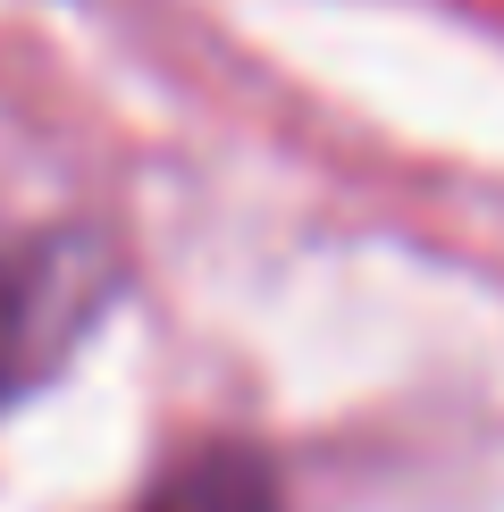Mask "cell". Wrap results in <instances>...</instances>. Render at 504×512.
<instances>
[{"label": "cell", "instance_id": "1", "mask_svg": "<svg viewBox=\"0 0 504 512\" xmlns=\"http://www.w3.org/2000/svg\"><path fill=\"white\" fill-rule=\"evenodd\" d=\"M118 294V261L93 227H0V412L68 370Z\"/></svg>", "mask_w": 504, "mask_h": 512}, {"label": "cell", "instance_id": "2", "mask_svg": "<svg viewBox=\"0 0 504 512\" xmlns=\"http://www.w3.org/2000/svg\"><path fill=\"white\" fill-rule=\"evenodd\" d=\"M126 512H286V504H278V471L252 445H194Z\"/></svg>", "mask_w": 504, "mask_h": 512}]
</instances>
